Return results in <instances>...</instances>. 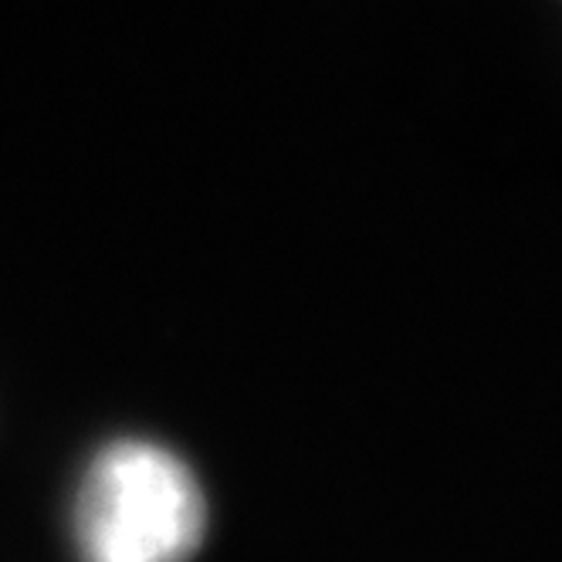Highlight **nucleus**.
<instances>
[{
	"label": "nucleus",
	"mask_w": 562,
	"mask_h": 562,
	"mask_svg": "<svg viewBox=\"0 0 562 562\" xmlns=\"http://www.w3.org/2000/svg\"><path fill=\"white\" fill-rule=\"evenodd\" d=\"M207 529L193 471L153 440H115L89 464L75 498L82 562H187Z\"/></svg>",
	"instance_id": "nucleus-1"
}]
</instances>
